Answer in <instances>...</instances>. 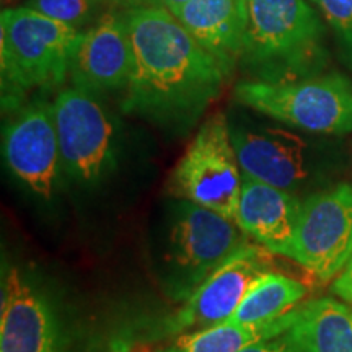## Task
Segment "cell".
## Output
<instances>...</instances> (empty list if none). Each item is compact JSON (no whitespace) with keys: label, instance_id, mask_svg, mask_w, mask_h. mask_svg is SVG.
<instances>
[{"label":"cell","instance_id":"obj_27","mask_svg":"<svg viewBox=\"0 0 352 352\" xmlns=\"http://www.w3.org/2000/svg\"><path fill=\"white\" fill-rule=\"evenodd\" d=\"M239 2H240V0H239Z\"/></svg>","mask_w":352,"mask_h":352},{"label":"cell","instance_id":"obj_2","mask_svg":"<svg viewBox=\"0 0 352 352\" xmlns=\"http://www.w3.org/2000/svg\"><path fill=\"white\" fill-rule=\"evenodd\" d=\"M239 64L253 80L310 77L324 57L323 26L307 0H240Z\"/></svg>","mask_w":352,"mask_h":352},{"label":"cell","instance_id":"obj_11","mask_svg":"<svg viewBox=\"0 0 352 352\" xmlns=\"http://www.w3.org/2000/svg\"><path fill=\"white\" fill-rule=\"evenodd\" d=\"M243 175L296 195L314 179L316 164L307 140L280 127L230 126Z\"/></svg>","mask_w":352,"mask_h":352},{"label":"cell","instance_id":"obj_23","mask_svg":"<svg viewBox=\"0 0 352 352\" xmlns=\"http://www.w3.org/2000/svg\"><path fill=\"white\" fill-rule=\"evenodd\" d=\"M191 2V0H155V6L164 7L166 10H170L171 13H176L179 8L186 6V3Z\"/></svg>","mask_w":352,"mask_h":352},{"label":"cell","instance_id":"obj_3","mask_svg":"<svg viewBox=\"0 0 352 352\" xmlns=\"http://www.w3.org/2000/svg\"><path fill=\"white\" fill-rule=\"evenodd\" d=\"M77 28L33 8L8 7L0 15L3 100L33 88H56L69 76Z\"/></svg>","mask_w":352,"mask_h":352},{"label":"cell","instance_id":"obj_18","mask_svg":"<svg viewBox=\"0 0 352 352\" xmlns=\"http://www.w3.org/2000/svg\"><path fill=\"white\" fill-rule=\"evenodd\" d=\"M307 292L302 280L271 270L259 277L228 321L241 324L277 321L298 308Z\"/></svg>","mask_w":352,"mask_h":352},{"label":"cell","instance_id":"obj_26","mask_svg":"<svg viewBox=\"0 0 352 352\" xmlns=\"http://www.w3.org/2000/svg\"><path fill=\"white\" fill-rule=\"evenodd\" d=\"M47 352H70V351L64 349L63 346H57V347H54V349H51V351H47Z\"/></svg>","mask_w":352,"mask_h":352},{"label":"cell","instance_id":"obj_9","mask_svg":"<svg viewBox=\"0 0 352 352\" xmlns=\"http://www.w3.org/2000/svg\"><path fill=\"white\" fill-rule=\"evenodd\" d=\"M271 270L270 250L246 241L184 300L171 320L168 331L188 333L227 321L259 277Z\"/></svg>","mask_w":352,"mask_h":352},{"label":"cell","instance_id":"obj_8","mask_svg":"<svg viewBox=\"0 0 352 352\" xmlns=\"http://www.w3.org/2000/svg\"><path fill=\"white\" fill-rule=\"evenodd\" d=\"M63 168L80 183H95L114 158V124L95 94L70 87L54 103Z\"/></svg>","mask_w":352,"mask_h":352},{"label":"cell","instance_id":"obj_7","mask_svg":"<svg viewBox=\"0 0 352 352\" xmlns=\"http://www.w3.org/2000/svg\"><path fill=\"white\" fill-rule=\"evenodd\" d=\"M352 256V186H336L302 201L289 258L320 280L336 277Z\"/></svg>","mask_w":352,"mask_h":352},{"label":"cell","instance_id":"obj_19","mask_svg":"<svg viewBox=\"0 0 352 352\" xmlns=\"http://www.w3.org/2000/svg\"><path fill=\"white\" fill-rule=\"evenodd\" d=\"M101 0H28L25 6L78 30L91 20Z\"/></svg>","mask_w":352,"mask_h":352},{"label":"cell","instance_id":"obj_25","mask_svg":"<svg viewBox=\"0 0 352 352\" xmlns=\"http://www.w3.org/2000/svg\"><path fill=\"white\" fill-rule=\"evenodd\" d=\"M15 2H19V0H2L3 7H6V6H7V8H8V7H12V6H13V3H15Z\"/></svg>","mask_w":352,"mask_h":352},{"label":"cell","instance_id":"obj_14","mask_svg":"<svg viewBox=\"0 0 352 352\" xmlns=\"http://www.w3.org/2000/svg\"><path fill=\"white\" fill-rule=\"evenodd\" d=\"M300 209L294 192L243 175L235 223L254 243L289 258Z\"/></svg>","mask_w":352,"mask_h":352},{"label":"cell","instance_id":"obj_4","mask_svg":"<svg viewBox=\"0 0 352 352\" xmlns=\"http://www.w3.org/2000/svg\"><path fill=\"white\" fill-rule=\"evenodd\" d=\"M233 96L246 108L314 134L352 132V80L342 74L289 82L243 80Z\"/></svg>","mask_w":352,"mask_h":352},{"label":"cell","instance_id":"obj_13","mask_svg":"<svg viewBox=\"0 0 352 352\" xmlns=\"http://www.w3.org/2000/svg\"><path fill=\"white\" fill-rule=\"evenodd\" d=\"M60 346L50 305L25 279L8 267L2 277L0 352H47Z\"/></svg>","mask_w":352,"mask_h":352},{"label":"cell","instance_id":"obj_6","mask_svg":"<svg viewBox=\"0 0 352 352\" xmlns=\"http://www.w3.org/2000/svg\"><path fill=\"white\" fill-rule=\"evenodd\" d=\"M248 240L246 233L226 215L182 201L170 230L166 263L176 300H186L206 277Z\"/></svg>","mask_w":352,"mask_h":352},{"label":"cell","instance_id":"obj_1","mask_svg":"<svg viewBox=\"0 0 352 352\" xmlns=\"http://www.w3.org/2000/svg\"><path fill=\"white\" fill-rule=\"evenodd\" d=\"M132 72L122 111L182 134L219 98L232 76L164 7L129 8Z\"/></svg>","mask_w":352,"mask_h":352},{"label":"cell","instance_id":"obj_22","mask_svg":"<svg viewBox=\"0 0 352 352\" xmlns=\"http://www.w3.org/2000/svg\"><path fill=\"white\" fill-rule=\"evenodd\" d=\"M331 290L334 296L341 297L342 300L352 302V256L340 274L336 276Z\"/></svg>","mask_w":352,"mask_h":352},{"label":"cell","instance_id":"obj_24","mask_svg":"<svg viewBox=\"0 0 352 352\" xmlns=\"http://www.w3.org/2000/svg\"><path fill=\"white\" fill-rule=\"evenodd\" d=\"M113 2L120 3V6H127L129 8L155 6V0H113Z\"/></svg>","mask_w":352,"mask_h":352},{"label":"cell","instance_id":"obj_21","mask_svg":"<svg viewBox=\"0 0 352 352\" xmlns=\"http://www.w3.org/2000/svg\"><path fill=\"white\" fill-rule=\"evenodd\" d=\"M240 352H300L298 347L289 340L287 334L271 338V340H263L254 344H250Z\"/></svg>","mask_w":352,"mask_h":352},{"label":"cell","instance_id":"obj_17","mask_svg":"<svg viewBox=\"0 0 352 352\" xmlns=\"http://www.w3.org/2000/svg\"><path fill=\"white\" fill-rule=\"evenodd\" d=\"M296 314L297 308L271 323L241 324L227 320L212 327L183 333L173 344L158 352H240L254 342L284 334L296 320Z\"/></svg>","mask_w":352,"mask_h":352},{"label":"cell","instance_id":"obj_12","mask_svg":"<svg viewBox=\"0 0 352 352\" xmlns=\"http://www.w3.org/2000/svg\"><path fill=\"white\" fill-rule=\"evenodd\" d=\"M132 72V44L124 16L104 13L78 34L70 57L74 87L91 94L126 90Z\"/></svg>","mask_w":352,"mask_h":352},{"label":"cell","instance_id":"obj_16","mask_svg":"<svg viewBox=\"0 0 352 352\" xmlns=\"http://www.w3.org/2000/svg\"><path fill=\"white\" fill-rule=\"evenodd\" d=\"M300 352H352V308L331 297L297 308L285 331Z\"/></svg>","mask_w":352,"mask_h":352},{"label":"cell","instance_id":"obj_10","mask_svg":"<svg viewBox=\"0 0 352 352\" xmlns=\"http://www.w3.org/2000/svg\"><path fill=\"white\" fill-rule=\"evenodd\" d=\"M7 168L34 195L50 199L63 168L52 104L38 101L19 111L3 127Z\"/></svg>","mask_w":352,"mask_h":352},{"label":"cell","instance_id":"obj_15","mask_svg":"<svg viewBox=\"0 0 352 352\" xmlns=\"http://www.w3.org/2000/svg\"><path fill=\"white\" fill-rule=\"evenodd\" d=\"M173 15L206 50L233 72L241 54L239 0H191Z\"/></svg>","mask_w":352,"mask_h":352},{"label":"cell","instance_id":"obj_5","mask_svg":"<svg viewBox=\"0 0 352 352\" xmlns=\"http://www.w3.org/2000/svg\"><path fill=\"white\" fill-rule=\"evenodd\" d=\"M243 171L233 148L226 114L215 113L199 127L170 176L168 191L235 222Z\"/></svg>","mask_w":352,"mask_h":352},{"label":"cell","instance_id":"obj_20","mask_svg":"<svg viewBox=\"0 0 352 352\" xmlns=\"http://www.w3.org/2000/svg\"><path fill=\"white\" fill-rule=\"evenodd\" d=\"M314 2L336 34L342 57L352 69V0H314Z\"/></svg>","mask_w":352,"mask_h":352}]
</instances>
